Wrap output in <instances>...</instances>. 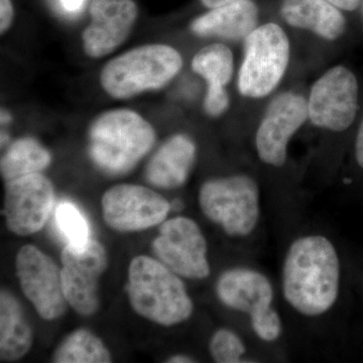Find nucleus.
Here are the masks:
<instances>
[{
  "mask_svg": "<svg viewBox=\"0 0 363 363\" xmlns=\"http://www.w3.org/2000/svg\"><path fill=\"white\" fill-rule=\"evenodd\" d=\"M182 202L181 201H179V200H176L175 202L173 203V204L171 205V208L172 209H175V210H180L181 208H182Z\"/></svg>",
  "mask_w": 363,
  "mask_h": 363,
  "instance_id": "33",
  "label": "nucleus"
},
{
  "mask_svg": "<svg viewBox=\"0 0 363 363\" xmlns=\"http://www.w3.org/2000/svg\"><path fill=\"white\" fill-rule=\"evenodd\" d=\"M167 362L169 363H190V362H196L195 360H193V358L190 357H187V355L179 354L175 355V357H172L169 358V360H167Z\"/></svg>",
  "mask_w": 363,
  "mask_h": 363,
  "instance_id": "31",
  "label": "nucleus"
},
{
  "mask_svg": "<svg viewBox=\"0 0 363 363\" xmlns=\"http://www.w3.org/2000/svg\"><path fill=\"white\" fill-rule=\"evenodd\" d=\"M340 285V262L328 238L309 235L294 241L283 269V292L296 311L316 317L335 304Z\"/></svg>",
  "mask_w": 363,
  "mask_h": 363,
  "instance_id": "1",
  "label": "nucleus"
},
{
  "mask_svg": "<svg viewBox=\"0 0 363 363\" xmlns=\"http://www.w3.org/2000/svg\"><path fill=\"white\" fill-rule=\"evenodd\" d=\"M183 68V58L173 47L143 45L109 61L100 73V84L109 96L128 99L161 89Z\"/></svg>",
  "mask_w": 363,
  "mask_h": 363,
  "instance_id": "4",
  "label": "nucleus"
},
{
  "mask_svg": "<svg viewBox=\"0 0 363 363\" xmlns=\"http://www.w3.org/2000/svg\"><path fill=\"white\" fill-rule=\"evenodd\" d=\"M84 0H61L62 6L69 13H75L82 6Z\"/></svg>",
  "mask_w": 363,
  "mask_h": 363,
  "instance_id": "29",
  "label": "nucleus"
},
{
  "mask_svg": "<svg viewBox=\"0 0 363 363\" xmlns=\"http://www.w3.org/2000/svg\"><path fill=\"white\" fill-rule=\"evenodd\" d=\"M111 354L104 341L87 329H77L59 344L52 355L56 363H108Z\"/></svg>",
  "mask_w": 363,
  "mask_h": 363,
  "instance_id": "22",
  "label": "nucleus"
},
{
  "mask_svg": "<svg viewBox=\"0 0 363 363\" xmlns=\"http://www.w3.org/2000/svg\"><path fill=\"white\" fill-rule=\"evenodd\" d=\"M152 248L160 262L178 276L192 279L210 276L206 238L192 219L179 216L164 222Z\"/></svg>",
  "mask_w": 363,
  "mask_h": 363,
  "instance_id": "8",
  "label": "nucleus"
},
{
  "mask_svg": "<svg viewBox=\"0 0 363 363\" xmlns=\"http://www.w3.org/2000/svg\"><path fill=\"white\" fill-rule=\"evenodd\" d=\"M259 9L252 0H238L212 9L191 23L195 35L229 40H245L257 28Z\"/></svg>",
  "mask_w": 363,
  "mask_h": 363,
  "instance_id": "18",
  "label": "nucleus"
},
{
  "mask_svg": "<svg viewBox=\"0 0 363 363\" xmlns=\"http://www.w3.org/2000/svg\"><path fill=\"white\" fill-rule=\"evenodd\" d=\"M16 267L21 291L38 314L48 321L63 316L69 304L58 264L35 245H26L18 250Z\"/></svg>",
  "mask_w": 363,
  "mask_h": 363,
  "instance_id": "10",
  "label": "nucleus"
},
{
  "mask_svg": "<svg viewBox=\"0 0 363 363\" xmlns=\"http://www.w3.org/2000/svg\"><path fill=\"white\" fill-rule=\"evenodd\" d=\"M61 262L67 302L81 316H92L100 308L99 281L108 267L106 250L97 240L81 245L68 243Z\"/></svg>",
  "mask_w": 363,
  "mask_h": 363,
  "instance_id": "7",
  "label": "nucleus"
},
{
  "mask_svg": "<svg viewBox=\"0 0 363 363\" xmlns=\"http://www.w3.org/2000/svg\"><path fill=\"white\" fill-rule=\"evenodd\" d=\"M209 350L215 362H248L247 360H242V355L245 353V344L238 334L228 329L215 332L210 340Z\"/></svg>",
  "mask_w": 363,
  "mask_h": 363,
  "instance_id": "24",
  "label": "nucleus"
},
{
  "mask_svg": "<svg viewBox=\"0 0 363 363\" xmlns=\"http://www.w3.org/2000/svg\"><path fill=\"white\" fill-rule=\"evenodd\" d=\"M355 157H357L358 164L363 169V121L357 133V143H355Z\"/></svg>",
  "mask_w": 363,
  "mask_h": 363,
  "instance_id": "28",
  "label": "nucleus"
},
{
  "mask_svg": "<svg viewBox=\"0 0 363 363\" xmlns=\"http://www.w3.org/2000/svg\"><path fill=\"white\" fill-rule=\"evenodd\" d=\"M51 162V154L42 143L35 138H21L14 140L1 157L0 173L4 181H11L40 173Z\"/></svg>",
  "mask_w": 363,
  "mask_h": 363,
  "instance_id": "21",
  "label": "nucleus"
},
{
  "mask_svg": "<svg viewBox=\"0 0 363 363\" xmlns=\"http://www.w3.org/2000/svg\"><path fill=\"white\" fill-rule=\"evenodd\" d=\"M33 332L23 307L13 294H0V359L16 362L32 350Z\"/></svg>",
  "mask_w": 363,
  "mask_h": 363,
  "instance_id": "20",
  "label": "nucleus"
},
{
  "mask_svg": "<svg viewBox=\"0 0 363 363\" xmlns=\"http://www.w3.org/2000/svg\"><path fill=\"white\" fill-rule=\"evenodd\" d=\"M54 201V186L40 173L6 182L4 216L7 228L18 236L38 233L49 218Z\"/></svg>",
  "mask_w": 363,
  "mask_h": 363,
  "instance_id": "12",
  "label": "nucleus"
},
{
  "mask_svg": "<svg viewBox=\"0 0 363 363\" xmlns=\"http://www.w3.org/2000/svg\"><path fill=\"white\" fill-rule=\"evenodd\" d=\"M13 21V6L11 0H0V30L4 33Z\"/></svg>",
  "mask_w": 363,
  "mask_h": 363,
  "instance_id": "26",
  "label": "nucleus"
},
{
  "mask_svg": "<svg viewBox=\"0 0 363 363\" xmlns=\"http://www.w3.org/2000/svg\"><path fill=\"white\" fill-rule=\"evenodd\" d=\"M233 55L223 44L206 45L195 55L192 69L206 80L204 111L208 116H220L228 109L230 99L225 89L233 75Z\"/></svg>",
  "mask_w": 363,
  "mask_h": 363,
  "instance_id": "16",
  "label": "nucleus"
},
{
  "mask_svg": "<svg viewBox=\"0 0 363 363\" xmlns=\"http://www.w3.org/2000/svg\"><path fill=\"white\" fill-rule=\"evenodd\" d=\"M201 4L207 9H216L224 4H230V2L238 1V0H200Z\"/></svg>",
  "mask_w": 363,
  "mask_h": 363,
  "instance_id": "30",
  "label": "nucleus"
},
{
  "mask_svg": "<svg viewBox=\"0 0 363 363\" xmlns=\"http://www.w3.org/2000/svg\"><path fill=\"white\" fill-rule=\"evenodd\" d=\"M199 204L210 221L234 238L250 235L259 220V190L245 175L208 180L199 192Z\"/></svg>",
  "mask_w": 363,
  "mask_h": 363,
  "instance_id": "5",
  "label": "nucleus"
},
{
  "mask_svg": "<svg viewBox=\"0 0 363 363\" xmlns=\"http://www.w3.org/2000/svg\"><path fill=\"white\" fill-rule=\"evenodd\" d=\"M219 300L230 309L252 317L272 307L274 289L264 274L247 267L224 272L216 284Z\"/></svg>",
  "mask_w": 363,
  "mask_h": 363,
  "instance_id": "15",
  "label": "nucleus"
},
{
  "mask_svg": "<svg viewBox=\"0 0 363 363\" xmlns=\"http://www.w3.org/2000/svg\"><path fill=\"white\" fill-rule=\"evenodd\" d=\"M156 131L130 109H112L95 118L89 130V154L102 171L128 173L152 150Z\"/></svg>",
  "mask_w": 363,
  "mask_h": 363,
  "instance_id": "3",
  "label": "nucleus"
},
{
  "mask_svg": "<svg viewBox=\"0 0 363 363\" xmlns=\"http://www.w3.org/2000/svg\"><path fill=\"white\" fill-rule=\"evenodd\" d=\"M90 23L82 33L83 50L88 57L102 58L123 44L138 16L133 0H92Z\"/></svg>",
  "mask_w": 363,
  "mask_h": 363,
  "instance_id": "14",
  "label": "nucleus"
},
{
  "mask_svg": "<svg viewBox=\"0 0 363 363\" xmlns=\"http://www.w3.org/2000/svg\"><path fill=\"white\" fill-rule=\"evenodd\" d=\"M126 291L136 314L162 326L186 321L194 309L180 276L147 255L131 260Z\"/></svg>",
  "mask_w": 363,
  "mask_h": 363,
  "instance_id": "2",
  "label": "nucleus"
},
{
  "mask_svg": "<svg viewBox=\"0 0 363 363\" xmlns=\"http://www.w3.org/2000/svg\"><path fill=\"white\" fill-rule=\"evenodd\" d=\"M358 94L354 74L346 67H333L313 85L308 101L310 121L325 130H347L357 117Z\"/></svg>",
  "mask_w": 363,
  "mask_h": 363,
  "instance_id": "9",
  "label": "nucleus"
},
{
  "mask_svg": "<svg viewBox=\"0 0 363 363\" xmlns=\"http://www.w3.org/2000/svg\"><path fill=\"white\" fill-rule=\"evenodd\" d=\"M326 1L339 9L347 11H355L362 4V0H326Z\"/></svg>",
  "mask_w": 363,
  "mask_h": 363,
  "instance_id": "27",
  "label": "nucleus"
},
{
  "mask_svg": "<svg viewBox=\"0 0 363 363\" xmlns=\"http://www.w3.org/2000/svg\"><path fill=\"white\" fill-rule=\"evenodd\" d=\"M281 14L293 28L311 30L327 40L339 39L346 30L343 14L326 0H283Z\"/></svg>",
  "mask_w": 363,
  "mask_h": 363,
  "instance_id": "19",
  "label": "nucleus"
},
{
  "mask_svg": "<svg viewBox=\"0 0 363 363\" xmlns=\"http://www.w3.org/2000/svg\"><path fill=\"white\" fill-rule=\"evenodd\" d=\"M102 215L107 225L119 233H135L164 222L171 204L152 189L133 184L113 186L101 200Z\"/></svg>",
  "mask_w": 363,
  "mask_h": 363,
  "instance_id": "11",
  "label": "nucleus"
},
{
  "mask_svg": "<svg viewBox=\"0 0 363 363\" xmlns=\"http://www.w3.org/2000/svg\"><path fill=\"white\" fill-rule=\"evenodd\" d=\"M308 118V101L304 97L293 92L274 97L255 136L259 159L271 166L283 167L291 138Z\"/></svg>",
  "mask_w": 363,
  "mask_h": 363,
  "instance_id": "13",
  "label": "nucleus"
},
{
  "mask_svg": "<svg viewBox=\"0 0 363 363\" xmlns=\"http://www.w3.org/2000/svg\"><path fill=\"white\" fill-rule=\"evenodd\" d=\"M56 221L60 230L66 236L68 243L84 245L89 240V226L85 217L75 205L62 203L56 211Z\"/></svg>",
  "mask_w": 363,
  "mask_h": 363,
  "instance_id": "23",
  "label": "nucleus"
},
{
  "mask_svg": "<svg viewBox=\"0 0 363 363\" xmlns=\"http://www.w3.org/2000/svg\"><path fill=\"white\" fill-rule=\"evenodd\" d=\"M290 61V42L277 23L259 26L245 40V58L238 74L242 96L266 97L276 89Z\"/></svg>",
  "mask_w": 363,
  "mask_h": 363,
  "instance_id": "6",
  "label": "nucleus"
},
{
  "mask_svg": "<svg viewBox=\"0 0 363 363\" xmlns=\"http://www.w3.org/2000/svg\"><path fill=\"white\" fill-rule=\"evenodd\" d=\"M253 331L257 337L266 342H272L281 336V321L279 313L269 307L250 317Z\"/></svg>",
  "mask_w": 363,
  "mask_h": 363,
  "instance_id": "25",
  "label": "nucleus"
},
{
  "mask_svg": "<svg viewBox=\"0 0 363 363\" xmlns=\"http://www.w3.org/2000/svg\"><path fill=\"white\" fill-rule=\"evenodd\" d=\"M11 121V116H9V113H6V111L4 112V111H2V112H1V123H9V121Z\"/></svg>",
  "mask_w": 363,
  "mask_h": 363,
  "instance_id": "32",
  "label": "nucleus"
},
{
  "mask_svg": "<svg viewBox=\"0 0 363 363\" xmlns=\"http://www.w3.org/2000/svg\"><path fill=\"white\" fill-rule=\"evenodd\" d=\"M196 152L194 140L190 136L183 133L171 136L150 160L145 178L157 188L181 187L190 175Z\"/></svg>",
  "mask_w": 363,
  "mask_h": 363,
  "instance_id": "17",
  "label": "nucleus"
}]
</instances>
